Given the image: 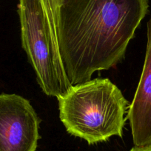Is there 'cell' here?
Listing matches in <instances>:
<instances>
[{
    "label": "cell",
    "instance_id": "obj_1",
    "mask_svg": "<svg viewBox=\"0 0 151 151\" xmlns=\"http://www.w3.org/2000/svg\"><path fill=\"white\" fill-rule=\"evenodd\" d=\"M148 9V0H59L56 34L70 85L121 62Z\"/></svg>",
    "mask_w": 151,
    "mask_h": 151
},
{
    "label": "cell",
    "instance_id": "obj_2",
    "mask_svg": "<svg viewBox=\"0 0 151 151\" xmlns=\"http://www.w3.org/2000/svg\"><path fill=\"white\" fill-rule=\"evenodd\" d=\"M57 99L60 119L72 136L89 145L122 137L130 104L110 79L97 78L72 85Z\"/></svg>",
    "mask_w": 151,
    "mask_h": 151
},
{
    "label": "cell",
    "instance_id": "obj_3",
    "mask_svg": "<svg viewBox=\"0 0 151 151\" xmlns=\"http://www.w3.org/2000/svg\"><path fill=\"white\" fill-rule=\"evenodd\" d=\"M18 14L22 45L34 69L38 84L49 96L64 95L72 85L61 59L56 30L42 0H19Z\"/></svg>",
    "mask_w": 151,
    "mask_h": 151
},
{
    "label": "cell",
    "instance_id": "obj_4",
    "mask_svg": "<svg viewBox=\"0 0 151 151\" xmlns=\"http://www.w3.org/2000/svg\"><path fill=\"white\" fill-rule=\"evenodd\" d=\"M40 119L30 101L17 94H0V151H35Z\"/></svg>",
    "mask_w": 151,
    "mask_h": 151
},
{
    "label": "cell",
    "instance_id": "obj_5",
    "mask_svg": "<svg viewBox=\"0 0 151 151\" xmlns=\"http://www.w3.org/2000/svg\"><path fill=\"white\" fill-rule=\"evenodd\" d=\"M145 62L140 80L127 111L135 146L151 145V20L147 24Z\"/></svg>",
    "mask_w": 151,
    "mask_h": 151
},
{
    "label": "cell",
    "instance_id": "obj_6",
    "mask_svg": "<svg viewBox=\"0 0 151 151\" xmlns=\"http://www.w3.org/2000/svg\"><path fill=\"white\" fill-rule=\"evenodd\" d=\"M59 0H42V2L45 5L46 11L48 15L49 19L51 22L52 25L56 30L55 22H56V14H57L58 6H59Z\"/></svg>",
    "mask_w": 151,
    "mask_h": 151
},
{
    "label": "cell",
    "instance_id": "obj_7",
    "mask_svg": "<svg viewBox=\"0 0 151 151\" xmlns=\"http://www.w3.org/2000/svg\"><path fill=\"white\" fill-rule=\"evenodd\" d=\"M129 151H151V145H147V146H142V147L134 146Z\"/></svg>",
    "mask_w": 151,
    "mask_h": 151
}]
</instances>
